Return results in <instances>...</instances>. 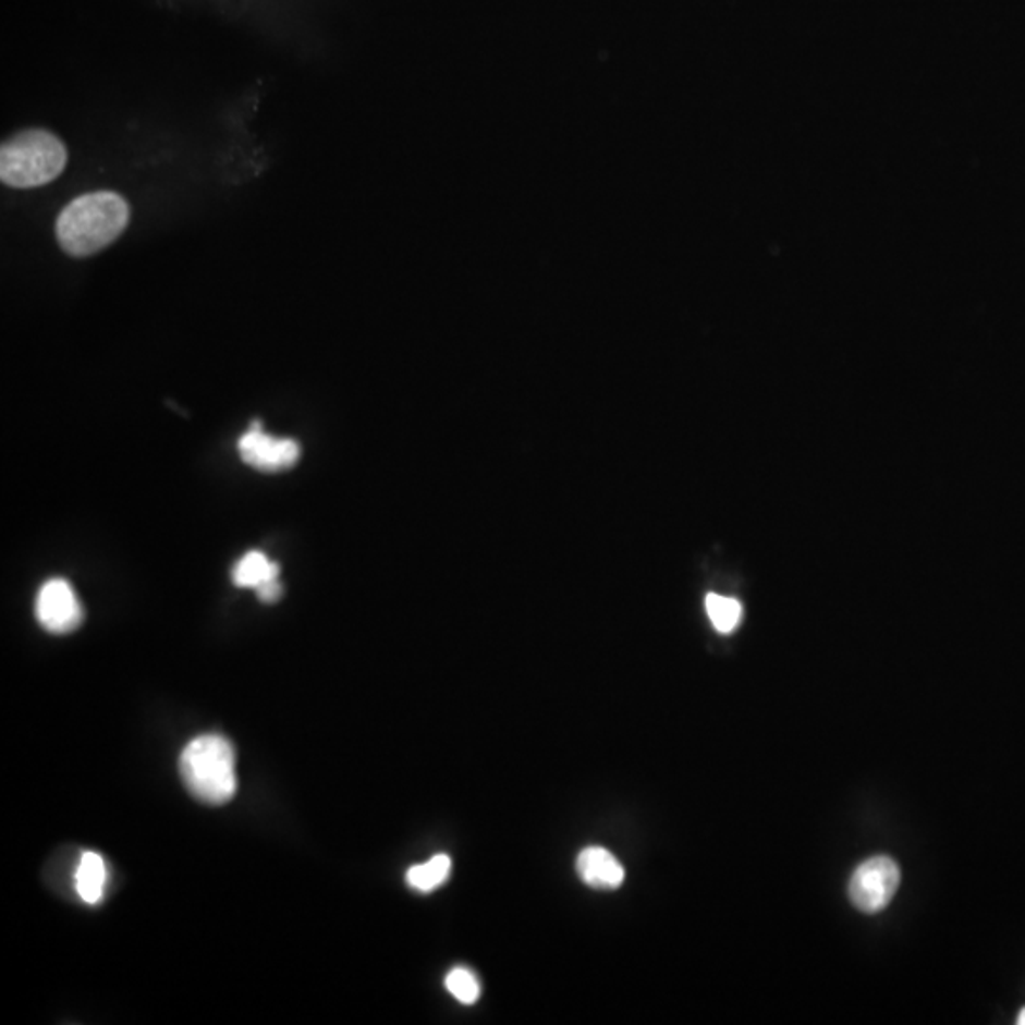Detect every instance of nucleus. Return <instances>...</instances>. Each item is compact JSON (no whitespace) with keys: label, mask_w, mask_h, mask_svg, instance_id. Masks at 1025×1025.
<instances>
[{"label":"nucleus","mask_w":1025,"mask_h":1025,"mask_svg":"<svg viewBox=\"0 0 1025 1025\" xmlns=\"http://www.w3.org/2000/svg\"><path fill=\"white\" fill-rule=\"evenodd\" d=\"M276 577H280V566L260 551H247L232 569V582L240 589L257 590Z\"/></svg>","instance_id":"obj_8"},{"label":"nucleus","mask_w":1025,"mask_h":1025,"mask_svg":"<svg viewBox=\"0 0 1025 1025\" xmlns=\"http://www.w3.org/2000/svg\"><path fill=\"white\" fill-rule=\"evenodd\" d=\"M179 768L188 792L204 804H227L236 794V756L221 735L191 741L181 754Z\"/></svg>","instance_id":"obj_2"},{"label":"nucleus","mask_w":1025,"mask_h":1025,"mask_svg":"<svg viewBox=\"0 0 1025 1025\" xmlns=\"http://www.w3.org/2000/svg\"><path fill=\"white\" fill-rule=\"evenodd\" d=\"M450 870H452L450 856L437 855L429 858L428 863L416 864L406 871V883L420 893H431L449 879Z\"/></svg>","instance_id":"obj_10"},{"label":"nucleus","mask_w":1025,"mask_h":1025,"mask_svg":"<svg viewBox=\"0 0 1025 1025\" xmlns=\"http://www.w3.org/2000/svg\"><path fill=\"white\" fill-rule=\"evenodd\" d=\"M237 452L245 464L263 473L288 472L301 460V444L295 439L268 436L258 420L240 437Z\"/></svg>","instance_id":"obj_5"},{"label":"nucleus","mask_w":1025,"mask_h":1025,"mask_svg":"<svg viewBox=\"0 0 1025 1025\" xmlns=\"http://www.w3.org/2000/svg\"><path fill=\"white\" fill-rule=\"evenodd\" d=\"M576 868L585 886L600 891H613L625 879L620 861L605 847L583 849L577 856Z\"/></svg>","instance_id":"obj_7"},{"label":"nucleus","mask_w":1025,"mask_h":1025,"mask_svg":"<svg viewBox=\"0 0 1025 1025\" xmlns=\"http://www.w3.org/2000/svg\"><path fill=\"white\" fill-rule=\"evenodd\" d=\"M66 148L53 133L27 130L0 148V179L12 188H37L65 170Z\"/></svg>","instance_id":"obj_3"},{"label":"nucleus","mask_w":1025,"mask_h":1025,"mask_svg":"<svg viewBox=\"0 0 1025 1025\" xmlns=\"http://www.w3.org/2000/svg\"><path fill=\"white\" fill-rule=\"evenodd\" d=\"M35 613L40 627L52 635L73 633L74 629L81 627L84 620L81 600L76 597L73 585L61 577H52L42 583V587L38 589Z\"/></svg>","instance_id":"obj_6"},{"label":"nucleus","mask_w":1025,"mask_h":1025,"mask_svg":"<svg viewBox=\"0 0 1025 1025\" xmlns=\"http://www.w3.org/2000/svg\"><path fill=\"white\" fill-rule=\"evenodd\" d=\"M107 868L103 856L84 853L76 868V891L86 904H97L103 899Z\"/></svg>","instance_id":"obj_9"},{"label":"nucleus","mask_w":1025,"mask_h":1025,"mask_svg":"<svg viewBox=\"0 0 1025 1025\" xmlns=\"http://www.w3.org/2000/svg\"><path fill=\"white\" fill-rule=\"evenodd\" d=\"M1016 1024L1025 1025V1006L1024 1009H1022V1011H1020L1018 1020H1016Z\"/></svg>","instance_id":"obj_14"},{"label":"nucleus","mask_w":1025,"mask_h":1025,"mask_svg":"<svg viewBox=\"0 0 1025 1025\" xmlns=\"http://www.w3.org/2000/svg\"><path fill=\"white\" fill-rule=\"evenodd\" d=\"M258 600L265 602V605H273L278 602L281 597H283V585H281L280 577H276L272 582L265 583L260 585L257 590Z\"/></svg>","instance_id":"obj_13"},{"label":"nucleus","mask_w":1025,"mask_h":1025,"mask_svg":"<svg viewBox=\"0 0 1025 1025\" xmlns=\"http://www.w3.org/2000/svg\"><path fill=\"white\" fill-rule=\"evenodd\" d=\"M130 206L120 194H82L56 221L58 244L71 257H91L119 240L130 224Z\"/></svg>","instance_id":"obj_1"},{"label":"nucleus","mask_w":1025,"mask_h":1025,"mask_svg":"<svg viewBox=\"0 0 1025 1025\" xmlns=\"http://www.w3.org/2000/svg\"><path fill=\"white\" fill-rule=\"evenodd\" d=\"M705 606H707L708 618L712 621V625L722 635L733 633L743 618V606L735 598L710 593L705 600Z\"/></svg>","instance_id":"obj_11"},{"label":"nucleus","mask_w":1025,"mask_h":1025,"mask_svg":"<svg viewBox=\"0 0 1025 1025\" xmlns=\"http://www.w3.org/2000/svg\"><path fill=\"white\" fill-rule=\"evenodd\" d=\"M899 886V864L891 856H874L851 876L849 899L864 914H878L889 906Z\"/></svg>","instance_id":"obj_4"},{"label":"nucleus","mask_w":1025,"mask_h":1025,"mask_svg":"<svg viewBox=\"0 0 1025 1025\" xmlns=\"http://www.w3.org/2000/svg\"><path fill=\"white\" fill-rule=\"evenodd\" d=\"M444 986L449 989V993L456 997L460 1003H477V999L480 997V984L477 976L464 966L452 968L444 978Z\"/></svg>","instance_id":"obj_12"}]
</instances>
